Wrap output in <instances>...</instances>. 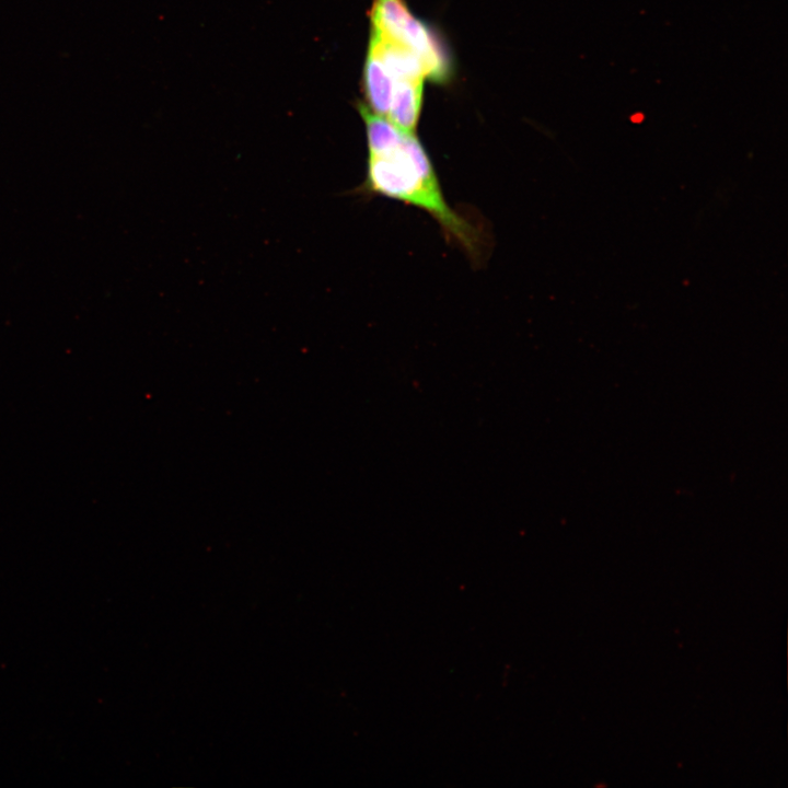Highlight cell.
<instances>
[{
  "label": "cell",
  "instance_id": "cell-1",
  "mask_svg": "<svg viewBox=\"0 0 788 788\" xmlns=\"http://www.w3.org/2000/svg\"><path fill=\"white\" fill-rule=\"evenodd\" d=\"M359 112L366 125L368 155L364 179L352 194L384 197L426 212L449 243L477 262L485 244L483 229L449 204L422 143L367 106L360 105Z\"/></svg>",
  "mask_w": 788,
  "mask_h": 788
},
{
  "label": "cell",
  "instance_id": "cell-2",
  "mask_svg": "<svg viewBox=\"0 0 788 788\" xmlns=\"http://www.w3.org/2000/svg\"><path fill=\"white\" fill-rule=\"evenodd\" d=\"M372 28L412 49L422 61L439 54L440 44L430 28L414 18L403 0H374Z\"/></svg>",
  "mask_w": 788,
  "mask_h": 788
},
{
  "label": "cell",
  "instance_id": "cell-3",
  "mask_svg": "<svg viewBox=\"0 0 788 788\" xmlns=\"http://www.w3.org/2000/svg\"><path fill=\"white\" fill-rule=\"evenodd\" d=\"M369 49L382 60L394 81H422L426 77L420 58L408 47L371 30Z\"/></svg>",
  "mask_w": 788,
  "mask_h": 788
},
{
  "label": "cell",
  "instance_id": "cell-4",
  "mask_svg": "<svg viewBox=\"0 0 788 788\" xmlns=\"http://www.w3.org/2000/svg\"><path fill=\"white\" fill-rule=\"evenodd\" d=\"M422 103V81H394L389 120L398 128L413 132L418 124Z\"/></svg>",
  "mask_w": 788,
  "mask_h": 788
},
{
  "label": "cell",
  "instance_id": "cell-5",
  "mask_svg": "<svg viewBox=\"0 0 788 788\" xmlns=\"http://www.w3.org/2000/svg\"><path fill=\"white\" fill-rule=\"evenodd\" d=\"M364 85L369 109L379 115L387 116L394 80L379 56L369 49L364 65Z\"/></svg>",
  "mask_w": 788,
  "mask_h": 788
}]
</instances>
